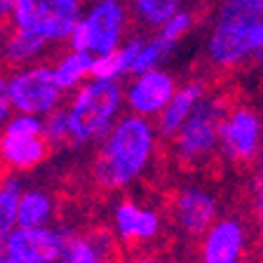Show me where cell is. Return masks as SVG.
Listing matches in <instances>:
<instances>
[{
	"mask_svg": "<svg viewBox=\"0 0 263 263\" xmlns=\"http://www.w3.org/2000/svg\"><path fill=\"white\" fill-rule=\"evenodd\" d=\"M158 127L151 118L125 115L99 146L92 174L99 188L120 191L139 179L151 164L158 143Z\"/></svg>",
	"mask_w": 263,
	"mask_h": 263,
	"instance_id": "cell-1",
	"label": "cell"
},
{
	"mask_svg": "<svg viewBox=\"0 0 263 263\" xmlns=\"http://www.w3.org/2000/svg\"><path fill=\"white\" fill-rule=\"evenodd\" d=\"M263 45V0H221L207 38V57L219 68L254 61Z\"/></svg>",
	"mask_w": 263,
	"mask_h": 263,
	"instance_id": "cell-2",
	"label": "cell"
},
{
	"mask_svg": "<svg viewBox=\"0 0 263 263\" xmlns=\"http://www.w3.org/2000/svg\"><path fill=\"white\" fill-rule=\"evenodd\" d=\"M125 104L118 80H87L76 89L68 104V120H71V143L87 146L101 143L115 122L120 120V110Z\"/></svg>",
	"mask_w": 263,
	"mask_h": 263,
	"instance_id": "cell-3",
	"label": "cell"
},
{
	"mask_svg": "<svg viewBox=\"0 0 263 263\" xmlns=\"http://www.w3.org/2000/svg\"><path fill=\"white\" fill-rule=\"evenodd\" d=\"M230 106L223 97H207L195 106L186 125L181 127L174 141V155L183 164H197L207 160L209 155L219 148L221 139V125H223L226 115Z\"/></svg>",
	"mask_w": 263,
	"mask_h": 263,
	"instance_id": "cell-4",
	"label": "cell"
},
{
	"mask_svg": "<svg viewBox=\"0 0 263 263\" xmlns=\"http://www.w3.org/2000/svg\"><path fill=\"white\" fill-rule=\"evenodd\" d=\"M10 19L14 28L64 43L80 22V0H22Z\"/></svg>",
	"mask_w": 263,
	"mask_h": 263,
	"instance_id": "cell-5",
	"label": "cell"
},
{
	"mask_svg": "<svg viewBox=\"0 0 263 263\" xmlns=\"http://www.w3.org/2000/svg\"><path fill=\"white\" fill-rule=\"evenodd\" d=\"M7 87L16 113L40 118L61 108L64 89L59 87L52 66H26L22 71H14L7 80Z\"/></svg>",
	"mask_w": 263,
	"mask_h": 263,
	"instance_id": "cell-6",
	"label": "cell"
},
{
	"mask_svg": "<svg viewBox=\"0 0 263 263\" xmlns=\"http://www.w3.org/2000/svg\"><path fill=\"white\" fill-rule=\"evenodd\" d=\"M221 153L233 162L256 160L263 151V120L249 106H235L226 115L219 139Z\"/></svg>",
	"mask_w": 263,
	"mask_h": 263,
	"instance_id": "cell-7",
	"label": "cell"
},
{
	"mask_svg": "<svg viewBox=\"0 0 263 263\" xmlns=\"http://www.w3.org/2000/svg\"><path fill=\"white\" fill-rule=\"evenodd\" d=\"M172 216L181 233L188 237H202L219 221V202L207 188L183 186L172 202Z\"/></svg>",
	"mask_w": 263,
	"mask_h": 263,
	"instance_id": "cell-8",
	"label": "cell"
},
{
	"mask_svg": "<svg viewBox=\"0 0 263 263\" xmlns=\"http://www.w3.org/2000/svg\"><path fill=\"white\" fill-rule=\"evenodd\" d=\"M61 247H64V230H54L49 226L40 228L16 226V230L0 249L22 263H59Z\"/></svg>",
	"mask_w": 263,
	"mask_h": 263,
	"instance_id": "cell-9",
	"label": "cell"
},
{
	"mask_svg": "<svg viewBox=\"0 0 263 263\" xmlns=\"http://www.w3.org/2000/svg\"><path fill=\"white\" fill-rule=\"evenodd\" d=\"M82 24L87 28L89 54H110L120 47L127 24V12L118 0H99L97 5L82 16Z\"/></svg>",
	"mask_w": 263,
	"mask_h": 263,
	"instance_id": "cell-10",
	"label": "cell"
},
{
	"mask_svg": "<svg viewBox=\"0 0 263 263\" xmlns=\"http://www.w3.org/2000/svg\"><path fill=\"white\" fill-rule=\"evenodd\" d=\"M176 82L170 73L160 71H148L141 76H134V80L127 85L125 89V104L134 115L141 118H158L164 110V106L170 104V99L176 92Z\"/></svg>",
	"mask_w": 263,
	"mask_h": 263,
	"instance_id": "cell-11",
	"label": "cell"
},
{
	"mask_svg": "<svg viewBox=\"0 0 263 263\" xmlns=\"http://www.w3.org/2000/svg\"><path fill=\"white\" fill-rule=\"evenodd\" d=\"M247 228L240 219H219L202 235L200 263H242Z\"/></svg>",
	"mask_w": 263,
	"mask_h": 263,
	"instance_id": "cell-12",
	"label": "cell"
},
{
	"mask_svg": "<svg viewBox=\"0 0 263 263\" xmlns=\"http://www.w3.org/2000/svg\"><path fill=\"white\" fill-rule=\"evenodd\" d=\"M162 230V216L134 200H120L113 209V233L125 245H146Z\"/></svg>",
	"mask_w": 263,
	"mask_h": 263,
	"instance_id": "cell-13",
	"label": "cell"
},
{
	"mask_svg": "<svg viewBox=\"0 0 263 263\" xmlns=\"http://www.w3.org/2000/svg\"><path fill=\"white\" fill-rule=\"evenodd\" d=\"M115 247V237L106 230L71 233L64 230L59 263H108Z\"/></svg>",
	"mask_w": 263,
	"mask_h": 263,
	"instance_id": "cell-14",
	"label": "cell"
},
{
	"mask_svg": "<svg viewBox=\"0 0 263 263\" xmlns=\"http://www.w3.org/2000/svg\"><path fill=\"white\" fill-rule=\"evenodd\" d=\"M49 148L45 137H16L0 132V160L12 172L35 170L47 160Z\"/></svg>",
	"mask_w": 263,
	"mask_h": 263,
	"instance_id": "cell-15",
	"label": "cell"
},
{
	"mask_svg": "<svg viewBox=\"0 0 263 263\" xmlns=\"http://www.w3.org/2000/svg\"><path fill=\"white\" fill-rule=\"evenodd\" d=\"M204 97V85L197 80H191L186 85H181L170 99V104L164 106V110L158 115V134L162 139H174L181 132V127L186 125L195 106L202 101Z\"/></svg>",
	"mask_w": 263,
	"mask_h": 263,
	"instance_id": "cell-16",
	"label": "cell"
},
{
	"mask_svg": "<svg viewBox=\"0 0 263 263\" xmlns=\"http://www.w3.org/2000/svg\"><path fill=\"white\" fill-rule=\"evenodd\" d=\"M49 40L40 38L35 33H28V31H22V28H10L5 38H3V45H0V57L3 61L10 66H26L31 61H35L38 57L45 54Z\"/></svg>",
	"mask_w": 263,
	"mask_h": 263,
	"instance_id": "cell-17",
	"label": "cell"
},
{
	"mask_svg": "<svg viewBox=\"0 0 263 263\" xmlns=\"http://www.w3.org/2000/svg\"><path fill=\"white\" fill-rule=\"evenodd\" d=\"M141 38H132L129 43L120 45V47L110 52V54H101L94 57V68H92V78L97 80H120L122 76L129 73L134 68V61L139 57L141 49Z\"/></svg>",
	"mask_w": 263,
	"mask_h": 263,
	"instance_id": "cell-18",
	"label": "cell"
},
{
	"mask_svg": "<svg viewBox=\"0 0 263 263\" xmlns=\"http://www.w3.org/2000/svg\"><path fill=\"white\" fill-rule=\"evenodd\" d=\"M94 68V54L89 52H78V49H71L68 54H64L54 66V78L59 82V87L64 92L68 89H78L82 87L87 78L92 76Z\"/></svg>",
	"mask_w": 263,
	"mask_h": 263,
	"instance_id": "cell-19",
	"label": "cell"
},
{
	"mask_svg": "<svg viewBox=\"0 0 263 263\" xmlns=\"http://www.w3.org/2000/svg\"><path fill=\"white\" fill-rule=\"evenodd\" d=\"M54 214H57V204H54V197L49 193L40 191V188H31V191L22 193L19 226H26V228L49 226V221L54 219Z\"/></svg>",
	"mask_w": 263,
	"mask_h": 263,
	"instance_id": "cell-20",
	"label": "cell"
},
{
	"mask_svg": "<svg viewBox=\"0 0 263 263\" xmlns=\"http://www.w3.org/2000/svg\"><path fill=\"white\" fill-rule=\"evenodd\" d=\"M22 181L14 174L0 179V247L7 242L19 226V202H22Z\"/></svg>",
	"mask_w": 263,
	"mask_h": 263,
	"instance_id": "cell-21",
	"label": "cell"
},
{
	"mask_svg": "<svg viewBox=\"0 0 263 263\" xmlns=\"http://www.w3.org/2000/svg\"><path fill=\"white\" fill-rule=\"evenodd\" d=\"M181 0H134V10L148 26H164L179 12Z\"/></svg>",
	"mask_w": 263,
	"mask_h": 263,
	"instance_id": "cell-22",
	"label": "cell"
},
{
	"mask_svg": "<svg viewBox=\"0 0 263 263\" xmlns=\"http://www.w3.org/2000/svg\"><path fill=\"white\" fill-rule=\"evenodd\" d=\"M172 49H174V45H170L167 40L160 38V35H158V38H153V40H148V43H143L141 49H139L137 61H134L132 76H141V73L155 71V68L162 64V59L170 54Z\"/></svg>",
	"mask_w": 263,
	"mask_h": 263,
	"instance_id": "cell-23",
	"label": "cell"
},
{
	"mask_svg": "<svg viewBox=\"0 0 263 263\" xmlns=\"http://www.w3.org/2000/svg\"><path fill=\"white\" fill-rule=\"evenodd\" d=\"M43 137L52 148L71 143V120H68V108H57L43 118Z\"/></svg>",
	"mask_w": 263,
	"mask_h": 263,
	"instance_id": "cell-24",
	"label": "cell"
},
{
	"mask_svg": "<svg viewBox=\"0 0 263 263\" xmlns=\"http://www.w3.org/2000/svg\"><path fill=\"white\" fill-rule=\"evenodd\" d=\"M3 132L5 134H16V137H43V118L19 113L7 120Z\"/></svg>",
	"mask_w": 263,
	"mask_h": 263,
	"instance_id": "cell-25",
	"label": "cell"
},
{
	"mask_svg": "<svg viewBox=\"0 0 263 263\" xmlns=\"http://www.w3.org/2000/svg\"><path fill=\"white\" fill-rule=\"evenodd\" d=\"M191 28H193V14L186 10H179L164 26H160V38L167 40L170 45H176Z\"/></svg>",
	"mask_w": 263,
	"mask_h": 263,
	"instance_id": "cell-26",
	"label": "cell"
},
{
	"mask_svg": "<svg viewBox=\"0 0 263 263\" xmlns=\"http://www.w3.org/2000/svg\"><path fill=\"white\" fill-rule=\"evenodd\" d=\"M10 110H12V101H10V87H7V80L0 76V132L10 120Z\"/></svg>",
	"mask_w": 263,
	"mask_h": 263,
	"instance_id": "cell-27",
	"label": "cell"
},
{
	"mask_svg": "<svg viewBox=\"0 0 263 263\" xmlns=\"http://www.w3.org/2000/svg\"><path fill=\"white\" fill-rule=\"evenodd\" d=\"M252 197H254V209L263 219V172H258V176L252 183Z\"/></svg>",
	"mask_w": 263,
	"mask_h": 263,
	"instance_id": "cell-28",
	"label": "cell"
},
{
	"mask_svg": "<svg viewBox=\"0 0 263 263\" xmlns=\"http://www.w3.org/2000/svg\"><path fill=\"white\" fill-rule=\"evenodd\" d=\"M22 0H0V16H12Z\"/></svg>",
	"mask_w": 263,
	"mask_h": 263,
	"instance_id": "cell-29",
	"label": "cell"
},
{
	"mask_svg": "<svg viewBox=\"0 0 263 263\" xmlns=\"http://www.w3.org/2000/svg\"><path fill=\"white\" fill-rule=\"evenodd\" d=\"M122 263H164V261H160V258H155V256H134V258L122 261Z\"/></svg>",
	"mask_w": 263,
	"mask_h": 263,
	"instance_id": "cell-30",
	"label": "cell"
},
{
	"mask_svg": "<svg viewBox=\"0 0 263 263\" xmlns=\"http://www.w3.org/2000/svg\"><path fill=\"white\" fill-rule=\"evenodd\" d=\"M0 263H22V261H16V258H12L10 254H5L3 249H0Z\"/></svg>",
	"mask_w": 263,
	"mask_h": 263,
	"instance_id": "cell-31",
	"label": "cell"
},
{
	"mask_svg": "<svg viewBox=\"0 0 263 263\" xmlns=\"http://www.w3.org/2000/svg\"><path fill=\"white\" fill-rule=\"evenodd\" d=\"M254 64L263 66V45H261V49H258V52H256V57H254Z\"/></svg>",
	"mask_w": 263,
	"mask_h": 263,
	"instance_id": "cell-32",
	"label": "cell"
},
{
	"mask_svg": "<svg viewBox=\"0 0 263 263\" xmlns=\"http://www.w3.org/2000/svg\"><path fill=\"white\" fill-rule=\"evenodd\" d=\"M258 172H263V151H261V155H258Z\"/></svg>",
	"mask_w": 263,
	"mask_h": 263,
	"instance_id": "cell-33",
	"label": "cell"
},
{
	"mask_svg": "<svg viewBox=\"0 0 263 263\" xmlns=\"http://www.w3.org/2000/svg\"><path fill=\"white\" fill-rule=\"evenodd\" d=\"M3 167H5V164H3V160H0V170H3Z\"/></svg>",
	"mask_w": 263,
	"mask_h": 263,
	"instance_id": "cell-34",
	"label": "cell"
},
{
	"mask_svg": "<svg viewBox=\"0 0 263 263\" xmlns=\"http://www.w3.org/2000/svg\"><path fill=\"white\" fill-rule=\"evenodd\" d=\"M242 263H245V261H242Z\"/></svg>",
	"mask_w": 263,
	"mask_h": 263,
	"instance_id": "cell-35",
	"label": "cell"
},
{
	"mask_svg": "<svg viewBox=\"0 0 263 263\" xmlns=\"http://www.w3.org/2000/svg\"><path fill=\"white\" fill-rule=\"evenodd\" d=\"M261 221H263V219H261Z\"/></svg>",
	"mask_w": 263,
	"mask_h": 263,
	"instance_id": "cell-36",
	"label": "cell"
}]
</instances>
